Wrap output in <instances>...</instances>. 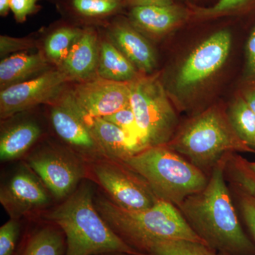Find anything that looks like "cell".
Returning <instances> with one entry per match:
<instances>
[{
    "label": "cell",
    "mask_w": 255,
    "mask_h": 255,
    "mask_svg": "<svg viewBox=\"0 0 255 255\" xmlns=\"http://www.w3.org/2000/svg\"><path fill=\"white\" fill-rule=\"evenodd\" d=\"M86 164L92 177L120 207L142 211L159 201L145 179L122 160L100 156Z\"/></svg>",
    "instance_id": "7"
},
{
    "label": "cell",
    "mask_w": 255,
    "mask_h": 255,
    "mask_svg": "<svg viewBox=\"0 0 255 255\" xmlns=\"http://www.w3.org/2000/svg\"><path fill=\"white\" fill-rule=\"evenodd\" d=\"M243 98L245 99L250 108L255 114V87H252L248 90L245 94Z\"/></svg>",
    "instance_id": "35"
},
{
    "label": "cell",
    "mask_w": 255,
    "mask_h": 255,
    "mask_svg": "<svg viewBox=\"0 0 255 255\" xmlns=\"http://www.w3.org/2000/svg\"><path fill=\"white\" fill-rule=\"evenodd\" d=\"M104 119L111 123L122 128L135 138H136L137 141L139 142L138 137H137L136 124H135V117L130 104L112 115L104 117Z\"/></svg>",
    "instance_id": "29"
},
{
    "label": "cell",
    "mask_w": 255,
    "mask_h": 255,
    "mask_svg": "<svg viewBox=\"0 0 255 255\" xmlns=\"http://www.w3.org/2000/svg\"><path fill=\"white\" fill-rule=\"evenodd\" d=\"M69 91L85 118H104L130 104L129 83L100 77L76 82Z\"/></svg>",
    "instance_id": "12"
},
{
    "label": "cell",
    "mask_w": 255,
    "mask_h": 255,
    "mask_svg": "<svg viewBox=\"0 0 255 255\" xmlns=\"http://www.w3.org/2000/svg\"><path fill=\"white\" fill-rule=\"evenodd\" d=\"M79 156L72 149L47 145L28 156L27 164L55 197L65 199L87 175L86 162Z\"/></svg>",
    "instance_id": "8"
},
{
    "label": "cell",
    "mask_w": 255,
    "mask_h": 255,
    "mask_svg": "<svg viewBox=\"0 0 255 255\" xmlns=\"http://www.w3.org/2000/svg\"><path fill=\"white\" fill-rule=\"evenodd\" d=\"M225 156L211 169L207 185L178 206L188 224L206 246L217 253L255 255V244L245 232L226 182Z\"/></svg>",
    "instance_id": "1"
},
{
    "label": "cell",
    "mask_w": 255,
    "mask_h": 255,
    "mask_svg": "<svg viewBox=\"0 0 255 255\" xmlns=\"http://www.w3.org/2000/svg\"><path fill=\"white\" fill-rule=\"evenodd\" d=\"M107 1H120V2H123L124 0H107Z\"/></svg>",
    "instance_id": "38"
},
{
    "label": "cell",
    "mask_w": 255,
    "mask_h": 255,
    "mask_svg": "<svg viewBox=\"0 0 255 255\" xmlns=\"http://www.w3.org/2000/svg\"><path fill=\"white\" fill-rule=\"evenodd\" d=\"M43 51L15 53L0 63V90L28 81L53 69Z\"/></svg>",
    "instance_id": "17"
},
{
    "label": "cell",
    "mask_w": 255,
    "mask_h": 255,
    "mask_svg": "<svg viewBox=\"0 0 255 255\" xmlns=\"http://www.w3.org/2000/svg\"><path fill=\"white\" fill-rule=\"evenodd\" d=\"M166 145L204 172H211L223 157L233 152L255 153L236 135L228 117L216 109L191 120Z\"/></svg>",
    "instance_id": "5"
},
{
    "label": "cell",
    "mask_w": 255,
    "mask_h": 255,
    "mask_svg": "<svg viewBox=\"0 0 255 255\" xmlns=\"http://www.w3.org/2000/svg\"><path fill=\"white\" fill-rule=\"evenodd\" d=\"M100 43L93 28H83L70 53L59 67L72 82L86 81L97 77Z\"/></svg>",
    "instance_id": "15"
},
{
    "label": "cell",
    "mask_w": 255,
    "mask_h": 255,
    "mask_svg": "<svg viewBox=\"0 0 255 255\" xmlns=\"http://www.w3.org/2000/svg\"><path fill=\"white\" fill-rule=\"evenodd\" d=\"M243 161H244V163L246 164L247 168L255 177V162H248V161L244 159H243Z\"/></svg>",
    "instance_id": "36"
},
{
    "label": "cell",
    "mask_w": 255,
    "mask_h": 255,
    "mask_svg": "<svg viewBox=\"0 0 255 255\" xmlns=\"http://www.w3.org/2000/svg\"><path fill=\"white\" fill-rule=\"evenodd\" d=\"M36 46V41L33 38H16L6 35L0 36V56L2 59L15 53L28 51Z\"/></svg>",
    "instance_id": "28"
},
{
    "label": "cell",
    "mask_w": 255,
    "mask_h": 255,
    "mask_svg": "<svg viewBox=\"0 0 255 255\" xmlns=\"http://www.w3.org/2000/svg\"><path fill=\"white\" fill-rule=\"evenodd\" d=\"M41 216L46 223L63 231L66 245L65 255L114 253L146 255L128 246L106 222L95 205L93 189L86 183Z\"/></svg>",
    "instance_id": "2"
},
{
    "label": "cell",
    "mask_w": 255,
    "mask_h": 255,
    "mask_svg": "<svg viewBox=\"0 0 255 255\" xmlns=\"http://www.w3.org/2000/svg\"><path fill=\"white\" fill-rule=\"evenodd\" d=\"M255 6V0H219L212 7L201 10V14L215 15Z\"/></svg>",
    "instance_id": "30"
},
{
    "label": "cell",
    "mask_w": 255,
    "mask_h": 255,
    "mask_svg": "<svg viewBox=\"0 0 255 255\" xmlns=\"http://www.w3.org/2000/svg\"><path fill=\"white\" fill-rule=\"evenodd\" d=\"M138 70L107 37L100 41L97 77L129 83L140 78Z\"/></svg>",
    "instance_id": "20"
},
{
    "label": "cell",
    "mask_w": 255,
    "mask_h": 255,
    "mask_svg": "<svg viewBox=\"0 0 255 255\" xmlns=\"http://www.w3.org/2000/svg\"><path fill=\"white\" fill-rule=\"evenodd\" d=\"M246 50L248 75L251 78H255V27L248 38Z\"/></svg>",
    "instance_id": "33"
},
{
    "label": "cell",
    "mask_w": 255,
    "mask_h": 255,
    "mask_svg": "<svg viewBox=\"0 0 255 255\" xmlns=\"http://www.w3.org/2000/svg\"><path fill=\"white\" fill-rule=\"evenodd\" d=\"M132 6H148V5H158L166 6L172 4V0H127Z\"/></svg>",
    "instance_id": "34"
},
{
    "label": "cell",
    "mask_w": 255,
    "mask_h": 255,
    "mask_svg": "<svg viewBox=\"0 0 255 255\" xmlns=\"http://www.w3.org/2000/svg\"><path fill=\"white\" fill-rule=\"evenodd\" d=\"M231 47V36L220 31L201 43L183 64L176 78L177 90H189L204 82L223 66Z\"/></svg>",
    "instance_id": "13"
},
{
    "label": "cell",
    "mask_w": 255,
    "mask_h": 255,
    "mask_svg": "<svg viewBox=\"0 0 255 255\" xmlns=\"http://www.w3.org/2000/svg\"><path fill=\"white\" fill-rule=\"evenodd\" d=\"M122 161L145 179L159 200L177 208L209 182L205 172L167 145L147 147Z\"/></svg>",
    "instance_id": "4"
},
{
    "label": "cell",
    "mask_w": 255,
    "mask_h": 255,
    "mask_svg": "<svg viewBox=\"0 0 255 255\" xmlns=\"http://www.w3.org/2000/svg\"><path fill=\"white\" fill-rule=\"evenodd\" d=\"M226 173L238 189L255 200V177L247 168L243 158L231 154L226 165Z\"/></svg>",
    "instance_id": "25"
},
{
    "label": "cell",
    "mask_w": 255,
    "mask_h": 255,
    "mask_svg": "<svg viewBox=\"0 0 255 255\" xmlns=\"http://www.w3.org/2000/svg\"><path fill=\"white\" fill-rule=\"evenodd\" d=\"M65 248L63 231L48 223L28 232L14 255H65Z\"/></svg>",
    "instance_id": "21"
},
{
    "label": "cell",
    "mask_w": 255,
    "mask_h": 255,
    "mask_svg": "<svg viewBox=\"0 0 255 255\" xmlns=\"http://www.w3.org/2000/svg\"><path fill=\"white\" fill-rule=\"evenodd\" d=\"M148 255H217V253L204 243L170 240L156 243L147 252Z\"/></svg>",
    "instance_id": "24"
},
{
    "label": "cell",
    "mask_w": 255,
    "mask_h": 255,
    "mask_svg": "<svg viewBox=\"0 0 255 255\" xmlns=\"http://www.w3.org/2000/svg\"><path fill=\"white\" fill-rule=\"evenodd\" d=\"M129 87L142 148L167 145L174 137L177 117L162 82L157 76L140 77Z\"/></svg>",
    "instance_id": "6"
},
{
    "label": "cell",
    "mask_w": 255,
    "mask_h": 255,
    "mask_svg": "<svg viewBox=\"0 0 255 255\" xmlns=\"http://www.w3.org/2000/svg\"><path fill=\"white\" fill-rule=\"evenodd\" d=\"M217 255H228L222 254V253H217Z\"/></svg>",
    "instance_id": "39"
},
{
    "label": "cell",
    "mask_w": 255,
    "mask_h": 255,
    "mask_svg": "<svg viewBox=\"0 0 255 255\" xmlns=\"http://www.w3.org/2000/svg\"><path fill=\"white\" fill-rule=\"evenodd\" d=\"M87 126L104 155L124 160L142 148L136 138L104 118H85Z\"/></svg>",
    "instance_id": "16"
},
{
    "label": "cell",
    "mask_w": 255,
    "mask_h": 255,
    "mask_svg": "<svg viewBox=\"0 0 255 255\" xmlns=\"http://www.w3.org/2000/svg\"><path fill=\"white\" fill-rule=\"evenodd\" d=\"M132 255L125 254V253H106V254H102V255Z\"/></svg>",
    "instance_id": "37"
},
{
    "label": "cell",
    "mask_w": 255,
    "mask_h": 255,
    "mask_svg": "<svg viewBox=\"0 0 255 255\" xmlns=\"http://www.w3.org/2000/svg\"><path fill=\"white\" fill-rule=\"evenodd\" d=\"M227 117L238 137L255 150V114L243 97L233 104Z\"/></svg>",
    "instance_id": "23"
},
{
    "label": "cell",
    "mask_w": 255,
    "mask_h": 255,
    "mask_svg": "<svg viewBox=\"0 0 255 255\" xmlns=\"http://www.w3.org/2000/svg\"><path fill=\"white\" fill-rule=\"evenodd\" d=\"M72 82L66 74L54 68L28 81L0 92V118L7 120L40 105H51Z\"/></svg>",
    "instance_id": "9"
},
{
    "label": "cell",
    "mask_w": 255,
    "mask_h": 255,
    "mask_svg": "<svg viewBox=\"0 0 255 255\" xmlns=\"http://www.w3.org/2000/svg\"><path fill=\"white\" fill-rule=\"evenodd\" d=\"M48 188L26 164L1 185L0 202L10 219L19 220L45 209L50 203Z\"/></svg>",
    "instance_id": "10"
},
{
    "label": "cell",
    "mask_w": 255,
    "mask_h": 255,
    "mask_svg": "<svg viewBox=\"0 0 255 255\" xmlns=\"http://www.w3.org/2000/svg\"><path fill=\"white\" fill-rule=\"evenodd\" d=\"M40 0H11L10 10L14 14L16 22L23 23L29 15L34 14L39 9L38 2Z\"/></svg>",
    "instance_id": "31"
},
{
    "label": "cell",
    "mask_w": 255,
    "mask_h": 255,
    "mask_svg": "<svg viewBox=\"0 0 255 255\" xmlns=\"http://www.w3.org/2000/svg\"><path fill=\"white\" fill-rule=\"evenodd\" d=\"M95 205L114 232L142 254L148 255L151 247L161 241L186 240L205 244L177 206L167 201L159 200L148 209L130 211L109 198L97 196Z\"/></svg>",
    "instance_id": "3"
},
{
    "label": "cell",
    "mask_w": 255,
    "mask_h": 255,
    "mask_svg": "<svg viewBox=\"0 0 255 255\" xmlns=\"http://www.w3.org/2000/svg\"><path fill=\"white\" fill-rule=\"evenodd\" d=\"M83 28L63 26L55 28L46 36L43 43V53L50 63L59 68L70 53Z\"/></svg>",
    "instance_id": "22"
},
{
    "label": "cell",
    "mask_w": 255,
    "mask_h": 255,
    "mask_svg": "<svg viewBox=\"0 0 255 255\" xmlns=\"http://www.w3.org/2000/svg\"><path fill=\"white\" fill-rule=\"evenodd\" d=\"M107 37L138 71L150 74L156 66L155 51L139 32L123 20H116L107 28Z\"/></svg>",
    "instance_id": "14"
},
{
    "label": "cell",
    "mask_w": 255,
    "mask_h": 255,
    "mask_svg": "<svg viewBox=\"0 0 255 255\" xmlns=\"http://www.w3.org/2000/svg\"><path fill=\"white\" fill-rule=\"evenodd\" d=\"M21 233L19 220L10 219L0 228V255H14Z\"/></svg>",
    "instance_id": "27"
},
{
    "label": "cell",
    "mask_w": 255,
    "mask_h": 255,
    "mask_svg": "<svg viewBox=\"0 0 255 255\" xmlns=\"http://www.w3.org/2000/svg\"><path fill=\"white\" fill-rule=\"evenodd\" d=\"M50 107L53 129L70 149L87 159L105 156L68 89Z\"/></svg>",
    "instance_id": "11"
},
{
    "label": "cell",
    "mask_w": 255,
    "mask_h": 255,
    "mask_svg": "<svg viewBox=\"0 0 255 255\" xmlns=\"http://www.w3.org/2000/svg\"><path fill=\"white\" fill-rule=\"evenodd\" d=\"M240 206L251 238L255 244V200L250 196L242 194Z\"/></svg>",
    "instance_id": "32"
},
{
    "label": "cell",
    "mask_w": 255,
    "mask_h": 255,
    "mask_svg": "<svg viewBox=\"0 0 255 255\" xmlns=\"http://www.w3.org/2000/svg\"><path fill=\"white\" fill-rule=\"evenodd\" d=\"M122 3L107 0H71L70 6L82 17L100 18L117 13L122 7Z\"/></svg>",
    "instance_id": "26"
},
{
    "label": "cell",
    "mask_w": 255,
    "mask_h": 255,
    "mask_svg": "<svg viewBox=\"0 0 255 255\" xmlns=\"http://www.w3.org/2000/svg\"><path fill=\"white\" fill-rule=\"evenodd\" d=\"M41 134V126L34 119H17L2 126L0 135L1 162L21 157L38 141Z\"/></svg>",
    "instance_id": "18"
},
{
    "label": "cell",
    "mask_w": 255,
    "mask_h": 255,
    "mask_svg": "<svg viewBox=\"0 0 255 255\" xmlns=\"http://www.w3.org/2000/svg\"><path fill=\"white\" fill-rule=\"evenodd\" d=\"M130 16L137 27L151 34L161 35L181 22L186 14L184 9L173 4L148 5L132 6Z\"/></svg>",
    "instance_id": "19"
}]
</instances>
